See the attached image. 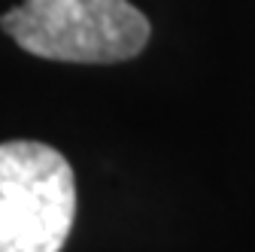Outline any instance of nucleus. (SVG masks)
<instances>
[{"label":"nucleus","mask_w":255,"mask_h":252,"mask_svg":"<svg viewBox=\"0 0 255 252\" xmlns=\"http://www.w3.org/2000/svg\"><path fill=\"white\" fill-rule=\"evenodd\" d=\"M0 27L24 52L70 64H119L149 43V18L128 0H21Z\"/></svg>","instance_id":"nucleus-1"},{"label":"nucleus","mask_w":255,"mask_h":252,"mask_svg":"<svg viewBox=\"0 0 255 252\" xmlns=\"http://www.w3.org/2000/svg\"><path fill=\"white\" fill-rule=\"evenodd\" d=\"M76 219V179L37 140L0 143V252H61Z\"/></svg>","instance_id":"nucleus-2"}]
</instances>
